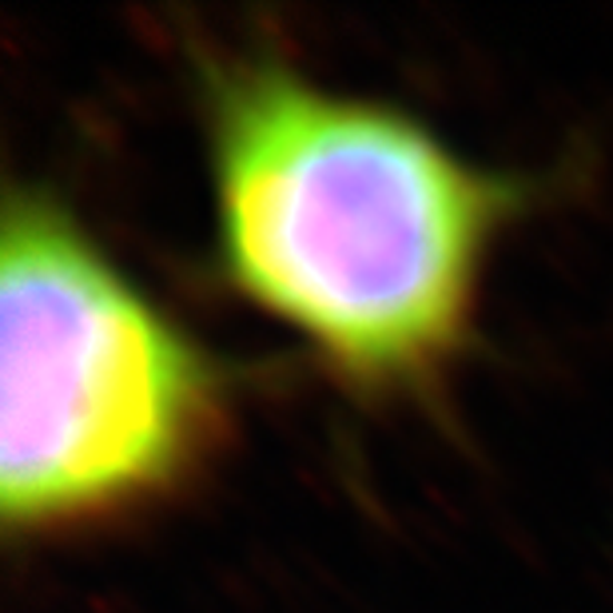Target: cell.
Returning <instances> with one entry per match:
<instances>
[{
  "mask_svg": "<svg viewBox=\"0 0 613 613\" xmlns=\"http://www.w3.org/2000/svg\"><path fill=\"white\" fill-rule=\"evenodd\" d=\"M204 111L227 288L359 390L442 374L518 200L510 179L410 111L279 60L215 65Z\"/></svg>",
  "mask_w": 613,
  "mask_h": 613,
  "instance_id": "6da1fadb",
  "label": "cell"
},
{
  "mask_svg": "<svg viewBox=\"0 0 613 613\" xmlns=\"http://www.w3.org/2000/svg\"><path fill=\"white\" fill-rule=\"evenodd\" d=\"M227 422L220 362L60 200L4 195L0 514L17 534L88 526L164 498Z\"/></svg>",
  "mask_w": 613,
  "mask_h": 613,
  "instance_id": "7a4b0ae2",
  "label": "cell"
}]
</instances>
